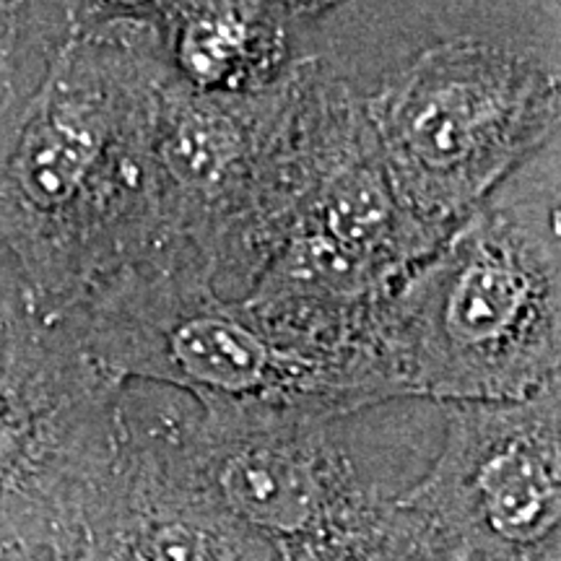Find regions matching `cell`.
<instances>
[{"mask_svg":"<svg viewBox=\"0 0 561 561\" xmlns=\"http://www.w3.org/2000/svg\"><path fill=\"white\" fill-rule=\"evenodd\" d=\"M301 68L255 96L195 94L172 76L161 89V248L153 257L195 271L221 299H242L289 231Z\"/></svg>","mask_w":561,"mask_h":561,"instance_id":"obj_6","label":"cell"},{"mask_svg":"<svg viewBox=\"0 0 561 561\" xmlns=\"http://www.w3.org/2000/svg\"><path fill=\"white\" fill-rule=\"evenodd\" d=\"M55 322L115 380L174 390L198 409L346 413L396 401L367 364L284 339L159 257L117 273Z\"/></svg>","mask_w":561,"mask_h":561,"instance_id":"obj_5","label":"cell"},{"mask_svg":"<svg viewBox=\"0 0 561 561\" xmlns=\"http://www.w3.org/2000/svg\"><path fill=\"white\" fill-rule=\"evenodd\" d=\"M401 504L447 557L561 561V382L442 405L437 453Z\"/></svg>","mask_w":561,"mask_h":561,"instance_id":"obj_8","label":"cell"},{"mask_svg":"<svg viewBox=\"0 0 561 561\" xmlns=\"http://www.w3.org/2000/svg\"><path fill=\"white\" fill-rule=\"evenodd\" d=\"M123 392L34 310L0 252V546L91 528L121 455Z\"/></svg>","mask_w":561,"mask_h":561,"instance_id":"obj_7","label":"cell"},{"mask_svg":"<svg viewBox=\"0 0 561 561\" xmlns=\"http://www.w3.org/2000/svg\"><path fill=\"white\" fill-rule=\"evenodd\" d=\"M107 561H280L180 471L123 392V445L96 517Z\"/></svg>","mask_w":561,"mask_h":561,"instance_id":"obj_9","label":"cell"},{"mask_svg":"<svg viewBox=\"0 0 561 561\" xmlns=\"http://www.w3.org/2000/svg\"><path fill=\"white\" fill-rule=\"evenodd\" d=\"M125 392L201 494L280 561H447L401 504L439 447V403L299 413L198 409L153 385Z\"/></svg>","mask_w":561,"mask_h":561,"instance_id":"obj_3","label":"cell"},{"mask_svg":"<svg viewBox=\"0 0 561 561\" xmlns=\"http://www.w3.org/2000/svg\"><path fill=\"white\" fill-rule=\"evenodd\" d=\"M151 3H76L70 37L0 159V252L58 320L161 248Z\"/></svg>","mask_w":561,"mask_h":561,"instance_id":"obj_2","label":"cell"},{"mask_svg":"<svg viewBox=\"0 0 561 561\" xmlns=\"http://www.w3.org/2000/svg\"><path fill=\"white\" fill-rule=\"evenodd\" d=\"M561 136L515 167L382 299L401 398L525 401L561 382Z\"/></svg>","mask_w":561,"mask_h":561,"instance_id":"obj_4","label":"cell"},{"mask_svg":"<svg viewBox=\"0 0 561 561\" xmlns=\"http://www.w3.org/2000/svg\"><path fill=\"white\" fill-rule=\"evenodd\" d=\"M447 561H491V559H476V557H450Z\"/></svg>","mask_w":561,"mask_h":561,"instance_id":"obj_12","label":"cell"},{"mask_svg":"<svg viewBox=\"0 0 561 561\" xmlns=\"http://www.w3.org/2000/svg\"><path fill=\"white\" fill-rule=\"evenodd\" d=\"M76 21V3L0 0V159Z\"/></svg>","mask_w":561,"mask_h":561,"instance_id":"obj_11","label":"cell"},{"mask_svg":"<svg viewBox=\"0 0 561 561\" xmlns=\"http://www.w3.org/2000/svg\"><path fill=\"white\" fill-rule=\"evenodd\" d=\"M310 62L359 117L398 206L437 242L561 136L551 0L322 3Z\"/></svg>","mask_w":561,"mask_h":561,"instance_id":"obj_1","label":"cell"},{"mask_svg":"<svg viewBox=\"0 0 561 561\" xmlns=\"http://www.w3.org/2000/svg\"><path fill=\"white\" fill-rule=\"evenodd\" d=\"M322 3L301 0H178L151 3L167 70L206 96H255L310 60Z\"/></svg>","mask_w":561,"mask_h":561,"instance_id":"obj_10","label":"cell"}]
</instances>
